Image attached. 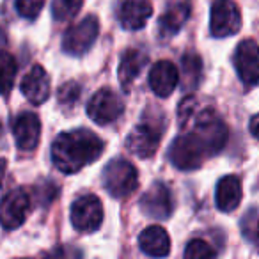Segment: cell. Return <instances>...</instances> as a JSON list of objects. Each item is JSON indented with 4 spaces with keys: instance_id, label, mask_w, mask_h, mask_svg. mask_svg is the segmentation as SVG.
I'll list each match as a JSON object with an SVG mask.
<instances>
[{
    "instance_id": "cell-1",
    "label": "cell",
    "mask_w": 259,
    "mask_h": 259,
    "mask_svg": "<svg viewBox=\"0 0 259 259\" xmlns=\"http://www.w3.org/2000/svg\"><path fill=\"white\" fill-rule=\"evenodd\" d=\"M105 142L89 130L64 132L52 144V162L61 172L75 174L100 158Z\"/></svg>"
},
{
    "instance_id": "cell-2",
    "label": "cell",
    "mask_w": 259,
    "mask_h": 259,
    "mask_svg": "<svg viewBox=\"0 0 259 259\" xmlns=\"http://www.w3.org/2000/svg\"><path fill=\"white\" fill-rule=\"evenodd\" d=\"M194 134L204 146L206 156H213L224 149L229 139V130L226 122L215 114L211 108H204L199 114H195Z\"/></svg>"
},
{
    "instance_id": "cell-3",
    "label": "cell",
    "mask_w": 259,
    "mask_h": 259,
    "mask_svg": "<svg viewBox=\"0 0 259 259\" xmlns=\"http://www.w3.org/2000/svg\"><path fill=\"white\" fill-rule=\"evenodd\" d=\"M103 187L115 199L132 195L139 187V170L124 158H114L103 169Z\"/></svg>"
},
{
    "instance_id": "cell-4",
    "label": "cell",
    "mask_w": 259,
    "mask_h": 259,
    "mask_svg": "<svg viewBox=\"0 0 259 259\" xmlns=\"http://www.w3.org/2000/svg\"><path fill=\"white\" fill-rule=\"evenodd\" d=\"M162 135L163 128L156 119H144L126 137V148L132 155L139 156V158H151L158 149Z\"/></svg>"
},
{
    "instance_id": "cell-5",
    "label": "cell",
    "mask_w": 259,
    "mask_h": 259,
    "mask_svg": "<svg viewBox=\"0 0 259 259\" xmlns=\"http://www.w3.org/2000/svg\"><path fill=\"white\" fill-rule=\"evenodd\" d=\"M204 146L194 132L176 137L169 148V160L172 162L174 167L181 170L199 169L204 162Z\"/></svg>"
},
{
    "instance_id": "cell-6",
    "label": "cell",
    "mask_w": 259,
    "mask_h": 259,
    "mask_svg": "<svg viewBox=\"0 0 259 259\" xmlns=\"http://www.w3.org/2000/svg\"><path fill=\"white\" fill-rule=\"evenodd\" d=\"M103 222V206L93 194L75 199L71 204V224L80 233H94Z\"/></svg>"
},
{
    "instance_id": "cell-7",
    "label": "cell",
    "mask_w": 259,
    "mask_h": 259,
    "mask_svg": "<svg viewBox=\"0 0 259 259\" xmlns=\"http://www.w3.org/2000/svg\"><path fill=\"white\" fill-rule=\"evenodd\" d=\"M100 34V22L94 15L83 18L80 23L66 30L62 37V50L69 55H83Z\"/></svg>"
},
{
    "instance_id": "cell-8",
    "label": "cell",
    "mask_w": 259,
    "mask_h": 259,
    "mask_svg": "<svg viewBox=\"0 0 259 259\" xmlns=\"http://www.w3.org/2000/svg\"><path fill=\"white\" fill-rule=\"evenodd\" d=\"M124 112V101L112 89H100L87 103V115L96 124L105 126L119 119Z\"/></svg>"
},
{
    "instance_id": "cell-9",
    "label": "cell",
    "mask_w": 259,
    "mask_h": 259,
    "mask_svg": "<svg viewBox=\"0 0 259 259\" xmlns=\"http://www.w3.org/2000/svg\"><path fill=\"white\" fill-rule=\"evenodd\" d=\"M209 29L215 37H229L240 32L241 13L233 0H215L213 2Z\"/></svg>"
},
{
    "instance_id": "cell-10",
    "label": "cell",
    "mask_w": 259,
    "mask_h": 259,
    "mask_svg": "<svg viewBox=\"0 0 259 259\" xmlns=\"http://www.w3.org/2000/svg\"><path fill=\"white\" fill-rule=\"evenodd\" d=\"M29 209V194L23 188H13L0 197V224L6 229H16L25 222Z\"/></svg>"
},
{
    "instance_id": "cell-11",
    "label": "cell",
    "mask_w": 259,
    "mask_h": 259,
    "mask_svg": "<svg viewBox=\"0 0 259 259\" xmlns=\"http://www.w3.org/2000/svg\"><path fill=\"white\" fill-rule=\"evenodd\" d=\"M234 68L247 87H254L259 80V57L255 39H245L234 52Z\"/></svg>"
},
{
    "instance_id": "cell-12",
    "label": "cell",
    "mask_w": 259,
    "mask_h": 259,
    "mask_svg": "<svg viewBox=\"0 0 259 259\" xmlns=\"http://www.w3.org/2000/svg\"><path fill=\"white\" fill-rule=\"evenodd\" d=\"M141 209L149 219H169L174 209L172 194H170L169 187L162 181L153 183L149 190L142 195Z\"/></svg>"
},
{
    "instance_id": "cell-13",
    "label": "cell",
    "mask_w": 259,
    "mask_h": 259,
    "mask_svg": "<svg viewBox=\"0 0 259 259\" xmlns=\"http://www.w3.org/2000/svg\"><path fill=\"white\" fill-rule=\"evenodd\" d=\"M15 142L22 151H32L41 139V121L32 112H22L13 122Z\"/></svg>"
},
{
    "instance_id": "cell-14",
    "label": "cell",
    "mask_w": 259,
    "mask_h": 259,
    "mask_svg": "<svg viewBox=\"0 0 259 259\" xmlns=\"http://www.w3.org/2000/svg\"><path fill=\"white\" fill-rule=\"evenodd\" d=\"M23 96L34 105H41L50 96V75L45 71L43 66H32L29 73L23 76L20 83Z\"/></svg>"
},
{
    "instance_id": "cell-15",
    "label": "cell",
    "mask_w": 259,
    "mask_h": 259,
    "mask_svg": "<svg viewBox=\"0 0 259 259\" xmlns=\"http://www.w3.org/2000/svg\"><path fill=\"white\" fill-rule=\"evenodd\" d=\"M149 87L158 98H167L172 94L180 82L178 68L170 61H158L149 71Z\"/></svg>"
},
{
    "instance_id": "cell-16",
    "label": "cell",
    "mask_w": 259,
    "mask_h": 259,
    "mask_svg": "<svg viewBox=\"0 0 259 259\" xmlns=\"http://www.w3.org/2000/svg\"><path fill=\"white\" fill-rule=\"evenodd\" d=\"M153 15V4L149 0H124L119 11V22L124 29L139 30L148 23Z\"/></svg>"
},
{
    "instance_id": "cell-17",
    "label": "cell",
    "mask_w": 259,
    "mask_h": 259,
    "mask_svg": "<svg viewBox=\"0 0 259 259\" xmlns=\"http://www.w3.org/2000/svg\"><path fill=\"white\" fill-rule=\"evenodd\" d=\"M190 16V0H169L165 13L162 15L158 29L162 37L174 36Z\"/></svg>"
},
{
    "instance_id": "cell-18",
    "label": "cell",
    "mask_w": 259,
    "mask_h": 259,
    "mask_svg": "<svg viewBox=\"0 0 259 259\" xmlns=\"http://www.w3.org/2000/svg\"><path fill=\"white\" fill-rule=\"evenodd\" d=\"M241 197H243V190H241V181L238 176H224L217 183L215 190V202L217 208L224 213L234 211L240 206Z\"/></svg>"
},
{
    "instance_id": "cell-19",
    "label": "cell",
    "mask_w": 259,
    "mask_h": 259,
    "mask_svg": "<svg viewBox=\"0 0 259 259\" xmlns=\"http://www.w3.org/2000/svg\"><path fill=\"white\" fill-rule=\"evenodd\" d=\"M148 64V55L142 50L137 48H130L122 54L121 62H119V82L124 91H130V87L134 85V82L137 80V76L141 75V71L144 69V66Z\"/></svg>"
},
{
    "instance_id": "cell-20",
    "label": "cell",
    "mask_w": 259,
    "mask_h": 259,
    "mask_svg": "<svg viewBox=\"0 0 259 259\" xmlns=\"http://www.w3.org/2000/svg\"><path fill=\"white\" fill-rule=\"evenodd\" d=\"M139 247L146 255L165 257L170 252V238L167 231L160 226H149L139 236Z\"/></svg>"
},
{
    "instance_id": "cell-21",
    "label": "cell",
    "mask_w": 259,
    "mask_h": 259,
    "mask_svg": "<svg viewBox=\"0 0 259 259\" xmlns=\"http://www.w3.org/2000/svg\"><path fill=\"white\" fill-rule=\"evenodd\" d=\"M181 76L185 89H195L202 76V59L195 52H187L181 59Z\"/></svg>"
},
{
    "instance_id": "cell-22",
    "label": "cell",
    "mask_w": 259,
    "mask_h": 259,
    "mask_svg": "<svg viewBox=\"0 0 259 259\" xmlns=\"http://www.w3.org/2000/svg\"><path fill=\"white\" fill-rule=\"evenodd\" d=\"M18 62L9 52H0V94H9L15 85Z\"/></svg>"
},
{
    "instance_id": "cell-23",
    "label": "cell",
    "mask_w": 259,
    "mask_h": 259,
    "mask_svg": "<svg viewBox=\"0 0 259 259\" xmlns=\"http://www.w3.org/2000/svg\"><path fill=\"white\" fill-rule=\"evenodd\" d=\"M82 4V0H54L52 2V15L57 22H68L78 15Z\"/></svg>"
},
{
    "instance_id": "cell-24",
    "label": "cell",
    "mask_w": 259,
    "mask_h": 259,
    "mask_svg": "<svg viewBox=\"0 0 259 259\" xmlns=\"http://www.w3.org/2000/svg\"><path fill=\"white\" fill-rule=\"evenodd\" d=\"M217 250L211 247L209 243H206L204 240H195L188 241L187 248H185V257L187 259H209V257H215Z\"/></svg>"
},
{
    "instance_id": "cell-25",
    "label": "cell",
    "mask_w": 259,
    "mask_h": 259,
    "mask_svg": "<svg viewBox=\"0 0 259 259\" xmlns=\"http://www.w3.org/2000/svg\"><path fill=\"white\" fill-rule=\"evenodd\" d=\"M195 114H197V98H185L180 103V108H178V124H180V128H187L194 121Z\"/></svg>"
},
{
    "instance_id": "cell-26",
    "label": "cell",
    "mask_w": 259,
    "mask_h": 259,
    "mask_svg": "<svg viewBox=\"0 0 259 259\" xmlns=\"http://www.w3.org/2000/svg\"><path fill=\"white\" fill-rule=\"evenodd\" d=\"M80 93H82V87H80V83L66 82L64 85H61V89H59L57 100H59V103H61L62 107H73V105H76V101H78Z\"/></svg>"
},
{
    "instance_id": "cell-27",
    "label": "cell",
    "mask_w": 259,
    "mask_h": 259,
    "mask_svg": "<svg viewBox=\"0 0 259 259\" xmlns=\"http://www.w3.org/2000/svg\"><path fill=\"white\" fill-rule=\"evenodd\" d=\"M45 2H47V0H16V11H18V15L23 16V18L34 20L43 11Z\"/></svg>"
},
{
    "instance_id": "cell-28",
    "label": "cell",
    "mask_w": 259,
    "mask_h": 259,
    "mask_svg": "<svg viewBox=\"0 0 259 259\" xmlns=\"http://www.w3.org/2000/svg\"><path fill=\"white\" fill-rule=\"evenodd\" d=\"M241 231H243V236L250 241L252 245L257 243V209L250 208L248 213L241 220Z\"/></svg>"
},
{
    "instance_id": "cell-29",
    "label": "cell",
    "mask_w": 259,
    "mask_h": 259,
    "mask_svg": "<svg viewBox=\"0 0 259 259\" xmlns=\"http://www.w3.org/2000/svg\"><path fill=\"white\" fill-rule=\"evenodd\" d=\"M6 170H8V162L4 158H0V197L4 195V180H6Z\"/></svg>"
},
{
    "instance_id": "cell-30",
    "label": "cell",
    "mask_w": 259,
    "mask_h": 259,
    "mask_svg": "<svg viewBox=\"0 0 259 259\" xmlns=\"http://www.w3.org/2000/svg\"><path fill=\"white\" fill-rule=\"evenodd\" d=\"M257 115H252V117H250V134L252 135H254V137H255V135H257Z\"/></svg>"
}]
</instances>
